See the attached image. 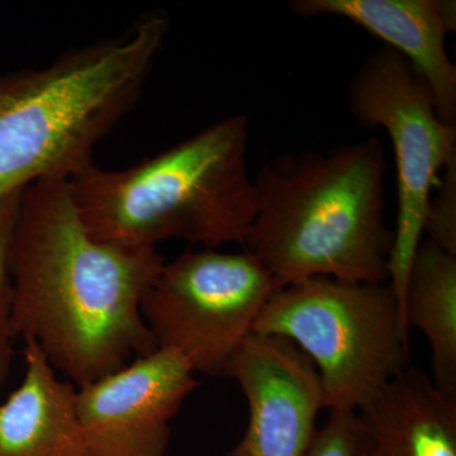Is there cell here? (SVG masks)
I'll use <instances>...</instances> for the list:
<instances>
[{"label":"cell","instance_id":"cell-9","mask_svg":"<svg viewBox=\"0 0 456 456\" xmlns=\"http://www.w3.org/2000/svg\"><path fill=\"white\" fill-rule=\"evenodd\" d=\"M224 375L244 393L248 421L228 456H305L326 408L314 362L293 342L251 334L228 362Z\"/></svg>","mask_w":456,"mask_h":456},{"label":"cell","instance_id":"cell-10","mask_svg":"<svg viewBox=\"0 0 456 456\" xmlns=\"http://www.w3.org/2000/svg\"><path fill=\"white\" fill-rule=\"evenodd\" d=\"M289 8L299 17L345 18L382 40L424 77L440 118L456 125V68L445 49L454 0H292Z\"/></svg>","mask_w":456,"mask_h":456},{"label":"cell","instance_id":"cell-13","mask_svg":"<svg viewBox=\"0 0 456 456\" xmlns=\"http://www.w3.org/2000/svg\"><path fill=\"white\" fill-rule=\"evenodd\" d=\"M408 331L425 335L431 354V379L456 393V256L422 239L408 274L403 301Z\"/></svg>","mask_w":456,"mask_h":456},{"label":"cell","instance_id":"cell-1","mask_svg":"<svg viewBox=\"0 0 456 456\" xmlns=\"http://www.w3.org/2000/svg\"><path fill=\"white\" fill-rule=\"evenodd\" d=\"M164 263L158 248L90 235L68 179L35 183L20 193L9 245L12 334L79 388L95 382L158 349L141 305Z\"/></svg>","mask_w":456,"mask_h":456},{"label":"cell","instance_id":"cell-11","mask_svg":"<svg viewBox=\"0 0 456 456\" xmlns=\"http://www.w3.org/2000/svg\"><path fill=\"white\" fill-rule=\"evenodd\" d=\"M371 456H456V393L406 368L356 410Z\"/></svg>","mask_w":456,"mask_h":456},{"label":"cell","instance_id":"cell-5","mask_svg":"<svg viewBox=\"0 0 456 456\" xmlns=\"http://www.w3.org/2000/svg\"><path fill=\"white\" fill-rule=\"evenodd\" d=\"M254 332L283 338L308 356L330 411L358 410L410 360V331L387 283L317 277L284 285Z\"/></svg>","mask_w":456,"mask_h":456},{"label":"cell","instance_id":"cell-2","mask_svg":"<svg viewBox=\"0 0 456 456\" xmlns=\"http://www.w3.org/2000/svg\"><path fill=\"white\" fill-rule=\"evenodd\" d=\"M386 170L374 137L273 159L253 179L246 250L283 287L317 277L387 283L395 235L384 216Z\"/></svg>","mask_w":456,"mask_h":456},{"label":"cell","instance_id":"cell-3","mask_svg":"<svg viewBox=\"0 0 456 456\" xmlns=\"http://www.w3.org/2000/svg\"><path fill=\"white\" fill-rule=\"evenodd\" d=\"M169 28V14L154 9L121 37L0 77V202L93 163L99 141L139 101Z\"/></svg>","mask_w":456,"mask_h":456},{"label":"cell","instance_id":"cell-12","mask_svg":"<svg viewBox=\"0 0 456 456\" xmlns=\"http://www.w3.org/2000/svg\"><path fill=\"white\" fill-rule=\"evenodd\" d=\"M22 383L0 404V456H92L73 384L59 379L41 347L26 341Z\"/></svg>","mask_w":456,"mask_h":456},{"label":"cell","instance_id":"cell-4","mask_svg":"<svg viewBox=\"0 0 456 456\" xmlns=\"http://www.w3.org/2000/svg\"><path fill=\"white\" fill-rule=\"evenodd\" d=\"M248 147V118L235 114L126 169L90 163L69 185L80 220L99 241L244 246L256 213Z\"/></svg>","mask_w":456,"mask_h":456},{"label":"cell","instance_id":"cell-8","mask_svg":"<svg viewBox=\"0 0 456 456\" xmlns=\"http://www.w3.org/2000/svg\"><path fill=\"white\" fill-rule=\"evenodd\" d=\"M180 354L156 349L80 387L77 416L92 456H165L170 421L197 388Z\"/></svg>","mask_w":456,"mask_h":456},{"label":"cell","instance_id":"cell-14","mask_svg":"<svg viewBox=\"0 0 456 456\" xmlns=\"http://www.w3.org/2000/svg\"><path fill=\"white\" fill-rule=\"evenodd\" d=\"M424 232L430 241L456 256V158L437 176L426 207Z\"/></svg>","mask_w":456,"mask_h":456},{"label":"cell","instance_id":"cell-15","mask_svg":"<svg viewBox=\"0 0 456 456\" xmlns=\"http://www.w3.org/2000/svg\"><path fill=\"white\" fill-rule=\"evenodd\" d=\"M22 193V191H20ZM20 193L0 202V383L7 373L13 340L11 326L12 284L9 274V245L16 224Z\"/></svg>","mask_w":456,"mask_h":456},{"label":"cell","instance_id":"cell-16","mask_svg":"<svg viewBox=\"0 0 456 456\" xmlns=\"http://www.w3.org/2000/svg\"><path fill=\"white\" fill-rule=\"evenodd\" d=\"M367 450L356 411L332 410L305 456H364Z\"/></svg>","mask_w":456,"mask_h":456},{"label":"cell","instance_id":"cell-17","mask_svg":"<svg viewBox=\"0 0 456 456\" xmlns=\"http://www.w3.org/2000/svg\"><path fill=\"white\" fill-rule=\"evenodd\" d=\"M364 456H371V455H370V452H369V446H368L367 452H365V455H364Z\"/></svg>","mask_w":456,"mask_h":456},{"label":"cell","instance_id":"cell-6","mask_svg":"<svg viewBox=\"0 0 456 456\" xmlns=\"http://www.w3.org/2000/svg\"><path fill=\"white\" fill-rule=\"evenodd\" d=\"M346 99L354 119L365 128H383L395 151L397 224L387 284L403 321L408 274L424 236L428 198L441 170L456 158V125L440 118L424 77L388 46L375 51L360 65Z\"/></svg>","mask_w":456,"mask_h":456},{"label":"cell","instance_id":"cell-7","mask_svg":"<svg viewBox=\"0 0 456 456\" xmlns=\"http://www.w3.org/2000/svg\"><path fill=\"white\" fill-rule=\"evenodd\" d=\"M281 287L250 251L188 250L165 261L141 311L158 349L180 354L196 373L224 375Z\"/></svg>","mask_w":456,"mask_h":456}]
</instances>
